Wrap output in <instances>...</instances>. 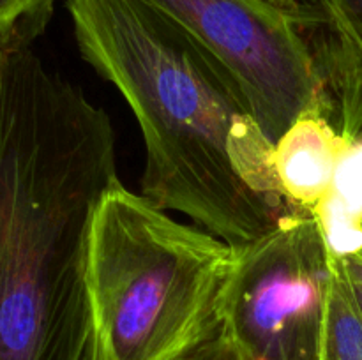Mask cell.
<instances>
[{"mask_svg":"<svg viewBox=\"0 0 362 360\" xmlns=\"http://www.w3.org/2000/svg\"><path fill=\"white\" fill-rule=\"evenodd\" d=\"M357 138H362V131H361V133H359V136H357Z\"/></svg>","mask_w":362,"mask_h":360,"instance_id":"cell-14","label":"cell"},{"mask_svg":"<svg viewBox=\"0 0 362 360\" xmlns=\"http://www.w3.org/2000/svg\"><path fill=\"white\" fill-rule=\"evenodd\" d=\"M117 182L108 113L32 49L0 56V360H99L88 247Z\"/></svg>","mask_w":362,"mask_h":360,"instance_id":"cell-1","label":"cell"},{"mask_svg":"<svg viewBox=\"0 0 362 360\" xmlns=\"http://www.w3.org/2000/svg\"><path fill=\"white\" fill-rule=\"evenodd\" d=\"M350 141L324 115L299 116L274 143V168L286 200L313 210L331 191L336 168Z\"/></svg>","mask_w":362,"mask_h":360,"instance_id":"cell-6","label":"cell"},{"mask_svg":"<svg viewBox=\"0 0 362 360\" xmlns=\"http://www.w3.org/2000/svg\"><path fill=\"white\" fill-rule=\"evenodd\" d=\"M357 254H361V256H362V251H361V253H357Z\"/></svg>","mask_w":362,"mask_h":360,"instance_id":"cell-15","label":"cell"},{"mask_svg":"<svg viewBox=\"0 0 362 360\" xmlns=\"http://www.w3.org/2000/svg\"><path fill=\"white\" fill-rule=\"evenodd\" d=\"M331 260L320 360H362V311L346 272L345 258Z\"/></svg>","mask_w":362,"mask_h":360,"instance_id":"cell-7","label":"cell"},{"mask_svg":"<svg viewBox=\"0 0 362 360\" xmlns=\"http://www.w3.org/2000/svg\"><path fill=\"white\" fill-rule=\"evenodd\" d=\"M53 11L55 0H0V56L30 49Z\"/></svg>","mask_w":362,"mask_h":360,"instance_id":"cell-8","label":"cell"},{"mask_svg":"<svg viewBox=\"0 0 362 360\" xmlns=\"http://www.w3.org/2000/svg\"><path fill=\"white\" fill-rule=\"evenodd\" d=\"M265 2L272 4L276 7H281V9L288 11V13L299 14V16H317L318 7L313 6L310 0H265Z\"/></svg>","mask_w":362,"mask_h":360,"instance_id":"cell-12","label":"cell"},{"mask_svg":"<svg viewBox=\"0 0 362 360\" xmlns=\"http://www.w3.org/2000/svg\"><path fill=\"white\" fill-rule=\"evenodd\" d=\"M346 272L352 281L354 292H356L357 302H359L362 311V256L361 254H352V256L345 258Z\"/></svg>","mask_w":362,"mask_h":360,"instance_id":"cell-13","label":"cell"},{"mask_svg":"<svg viewBox=\"0 0 362 360\" xmlns=\"http://www.w3.org/2000/svg\"><path fill=\"white\" fill-rule=\"evenodd\" d=\"M320 201L331 205L354 221L362 222V138H357L345 148L339 157L331 191Z\"/></svg>","mask_w":362,"mask_h":360,"instance_id":"cell-9","label":"cell"},{"mask_svg":"<svg viewBox=\"0 0 362 360\" xmlns=\"http://www.w3.org/2000/svg\"><path fill=\"white\" fill-rule=\"evenodd\" d=\"M173 360H246L235 342L232 341L225 328L216 332L211 337L191 346Z\"/></svg>","mask_w":362,"mask_h":360,"instance_id":"cell-11","label":"cell"},{"mask_svg":"<svg viewBox=\"0 0 362 360\" xmlns=\"http://www.w3.org/2000/svg\"><path fill=\"white\" fill-rule=\"evenodd\" d=\"M179 25L233 78L271 141L308 113L332 122L306 28L320 20L265 0H141Z\"/></svg>","mask_w":362,"mask_h":360,"instance_id":"cell-4","label":"cell"},{"mask_svg":"<svg viewBox=\"0 0 362 360\" xmlns=\"http://www.w3.org/2000/svg\"><path fill=\"white\" fill-rule=\"evenodd\" d=\"M81 59L129 104L145 145L141 194L232 246L299 210L274 168V141L233 78L141 0H67Z\"/></svg>","mask_w":362,"mask_h":360,"instance_id":"cell-2","label":"cell"},{"mask_svg":"<svg viewBox=\"0 0 362 360\" xmlns=\"http://www.w3.org/2000/svg\"><path fill=\"white\" fill-rule=\"evenodd\" d=\"M235 261V246L113 184L88 247L99 360H173L221 330Z\"/></svg>","mask_w":362,"mask_h":360,"instance_id":"cell-3","label":"cell"},{"mask_svg":"<svg viewBox=\"0 0 362 360\" xmlns=\"http://www.w3.org/2000/svg\"><path fill=\"white\" fill-rule=\"evenodd\" d=\"M362 56V0H310Z\"/></svg>","mask_w":362,"mask_h":360,"instance_id":"cell-10","label":"cell"},{"mask_svg":"<svg viewBox=\"0 0 362 360\" xmlns=\"http://www.w3.org/2000/svg\"><path fill=\"white\" fill-rule=\"evenodd\" d=\"M237 247L223 328L246 360H320L331 260L311 210Z\"/></svg>","mask_w":362,"mask_h":360,"instance_id":"cell-5","label":"cell"}]
</instances>
